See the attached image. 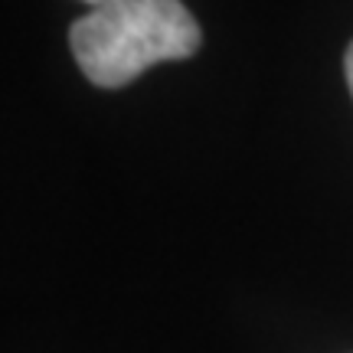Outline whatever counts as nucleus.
Here are the masks:
<instances>
[{
  "mask_svg": "<svg viewBox=\"0 0 353 353\" xmlns=\"http://www.w3.org/2000/svg\"><path fill=\"white\" fill-rule=\"evenodd\" d=\"M69 43L88 82L121 88L154 63L190 59L203 33L180 0H121L76 20Z\"/></svg>",
  "mask_w": 353,
  "mask_h": 353,
  "instance_id": "f257e3e1",
  "label": "nucleus"
},
{
  "mask_svg": "<svg viewBox=\"0 0 353 353\" xmlns=\"http://www.w3.org/2000/svg\"><path fill=\"white\" fill-rule=\"evenodd\" d=\"M347 85H350V92H353V43H350V50H347Z\"/></svg>",
  "mask_w": 353,
  "mask_h": 353,
  "instance_id": "f03ea898",
  "label": "nucleus"
},
{
  "mask_svg": "<svg viewBox=\"0 0 353 353\" xmlns=\"http://www.w3.org/2000/svg\"><path fill=\"white\" fill-rule=\"evenodd\" d=\"M85 3H92V10H95V7H108V3H121V0H85Z\"/></svg>",
  "mask_w": 353,
  "mask_h": 353,
  "instance_id": "7ed1b4c3",
  "label": "nucleus"
}]
</instances>
